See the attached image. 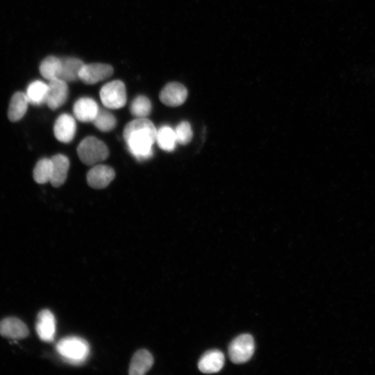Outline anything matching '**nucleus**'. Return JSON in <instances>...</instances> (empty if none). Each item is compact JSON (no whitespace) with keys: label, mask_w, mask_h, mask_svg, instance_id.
I'll list each match as a JSON object with an SVG mask.
<instances>
[{"label":"nucleus","mask_w":375,"mask_h":375,"mask_svg":"<svg viewBox=\"0 0 375 375\" xmlns=\"http://www.w3.org/2000/svg\"><path fill=\"white\" fill-rule=\"evenodd\" d=\"M156 132L153 124L146 118H138L128 123L123 136L129 152L139 160L150 158Z\"/></svg>","instance_id":"f257e3e1"},{"label":"nucleus","mask_w":375,"mask_h":375,"mask_svg":"<svg viewBox=\"0 0 375 375\" xmlns=\"http://www.w3.org/2000/svg\"><path fill=\"white\" fill-rule=\"evenodd\" d=\"M56 351L67 362L81 364L88 357L90 345L84 339L69 336L61 339L56 344Z\"/></svg>","instance_id":"f03ea898"},{"label":"nucleus","mask_w":375,"mask_h":375,"mask_svg":"<svg viewBox=\"0 0 375 375\" xmlns=\"http://www.w3.org/2000/svg\"><path fill=\"white\" fill-rule=\"evenodd\" d=\"M77 153L83 163L92 165L106 160L109 151L103 142L95 137L89 136L79 143Z\"/></svg>","instance_id":"7ed1b4c3"},{"label":"nucleus","mask_w":375,"mask_h":375,"mask_svg":"<svg viewBox=\"0 0 375 375\" xmlns=\"http://www.w3.org/2000/svg\"><path fill=\"white\" fill-rule=\"evenodd\" d=\"M100 99L105 107L119 109L126 103V92L124 83L115 80L103 85L99 92Z\"/></svg>","instance_id":"20e7f679"},{"label":"nucleus","mask_w":375,"mask_h":375,"mask_svg":"<svg viewBox=\"0 0 375 375\" xmlns=\"http://www.w3.org/2000/svg\"><path fill=\"white\" fill-rule=\"evenodd\" d=\"M254 340L249 334H242L232 340L228 347V356L235 364L247 362L254 352Z\"/></svg>","instance_id":"39448f33"},{"label":"nucleus","mask_w":375,"mask_h":375,"mask_svg":"<svg viewBox=\"0 0 375 375\" xmlns=\"http://www.w3.org/2000/svg\"><path fill=\"white\" fill-rule=\"evenodd\" d=\"M113 73L111 65L106 63L84 64L79 73V79L85 84L93 85L110 77Z\"/></svg>","instance_id":"423d86ee"},{"label":"nucleus","mask_w":375,"mask_h":375,"mask_svg":"<svg viewBox=\"0 0 375 375\" xmlns=\"http://www.w3.org/2000/svg\"><path fill=\"white\" fill-rule=\"evenodd\" d=\"M68 97V86L67 82L56 78L49 81L45 103L52 110H56L62 106Z\"/></svg>","instance_id":"0eeeda50"},{"label":"nucleus","mask_w":375,"mask_h":375,"mask_svg":"<svg viewBox=\"0 0 375 375\" xmlns=\"http://www.w3.org/2000/svg\"><path fill=\"white\" fill-rule=\"evenodd\" d=\"M160 100L170 107H176L183 104L188 97V90L181 83L170 82L160 91Z\"/></svg>","instance_id":"6e6552de"},{"label":"nucleus","mask_w":375,"mask_h":375,"mask_svg":"<svg viewBox=\"0 0 375 375\" xmlns=\"http://www.w3.org/2000/svg\"><path fill=\"white\" fill-rule=\"evenodd\" d=\"M35 328L39 338L44 342L53 340L56 330L53 314L47 309L41 310L37 317Z\"/></svg>","instance_id":"1a4fd4ad"},{"label":"nucleus","mask_w":375,"mask_h":375,"mask_svg":"<svg viewBox=\"0 0 375 375\" xmlns=\"http://www.w3.org/2000/svg\"><path fill=\"white\" fill-rule=\"evenodd\" d=\"M76 131V124L74 118L67 113L60 115L53 126L56 138L64 143L70 142L73 140Z\"/></svg>","instance_id":"9d476101"},{"label":"nucleus","mask_w":375,"mask_h":375,"mask_svg":"<svg viewBox=\"0 0 375 375\" xmlns=\"http://www.w3.org/2000/svg\"><path fill=\"white\" fill-rule=\"evenodd\" d=\"M114 169L107 165H98L93 167L87 174L88 185L94 189L107 187L114 179Z\"/></svg>","instance_id":"9b49d317"},{"label":"nucleus","mask_w":375,"mask_h":375,"mask_svg":"<svg viewBox=\"0 0 375 375\" xmlns=\"http://www.w3.org/2000/svg\"><path fill=\"white\" fill-rule=\"evenodd\" d=\"M99 110L97 102L89 97L80 98L74 103L73 106L75 117L82 122H92Z\"/></svg>","instance_id":"f8f14e48"},{"label":"nucleus","mask_w":375,"mask_h":375,"mask_svg":"<svg viewBox=\"0 0 375 375\" xmlns=\"http://www.w3.org/2000/svg\"><path fill=\"white\" fill-rule=\"evenodd\" d=\"M51 184L54 187H60L66 181L69 167V162L65 156L57 154L51 158Z\"/></svg>","instance_id":"ddd939ff"},{"label":"nucleus","mask_w":375,"mask_h":375,"mask_svg":"<svg viewBox=\"0 0 375 375\" xmlns=\"http://www.w3.org/2000/svg\"><path fill=\"white\" fill-rule=\"evenodd\" d=\"M0 334L10 339H23L28 336V329L20 319L8 317L0 322Z\"/></svg>","instance_id":"4468645a"},{"label":"nucleus","mask_w":375,"mask_h":375,"mask_svg":"<svg viewBox=\"0 0 375 375\" xmlns=\"http://www.w3.org/2000/svg\"><path fill=\"white\" fill-rule=\"evenodd\" d=\"M224 356L217 349L206 351L200 358L198 367L199 370L206 374L219 372L224 366Z\"/></svg>","instance_id":"2eb2a0df"},{"label":"nucleus","mask_w":375,"mask_h":375,"mask_svg":"<svg viewBox=\"0 0 375 375\" xmlns=\"http://www.w3.org/2000/svg\"><path fill=\"white\" fill-rule=\"evenodd\" d=\"M153 358L149 351L140 349L132 357L128 373L131 375H144L152 367Z\"/></svg>","instance_id":"dca6fc26"},{"label":"nucleus","mask_w":375,"mask_h":375,"mask_svg":"<svg viewBox=\"0 0 375 375\" xmlns=\"http://www.w3.org/2000/svg\"><path fill=\"white\" fill-rule=\"evenodd\" d=\"M28 100L25 93L17 92L15 93L10 101L8 117L11 122H17L21 119L25 115Z\"/></svg>","instance_id":"f3484780"},{"label":"nucleus","mask_w":375,"mask_h":375,"mask_svg":"<svg viewBox=\"0 0 375 375\" xmlns=\"http://www.w3.org/2000/svg\"><path fill=\"white\" fill-rule=\"evenodd\" d=\"M62 69L60 78L66 82L75 81L79 79V73L84 63L78 58L68 57L61 58Z\"/></svg>","instance_id":"a211bd4d"},{"label":"nucleus","mask_w":375,"mask_h":375,"mask_svg":"<svg viewBox=\"0 0 375 375\" xmlns=\"http://www.w3.org/2000/svg\"><path fill=\"white\" fill-rule=\"evenodd\" d=\"M62 69V60L50 56L45 58L40 65V72L47 80L60 78Z\"/></svg>","instance_id":"6ab92c4d"},{"label":"nucleus","mask_w":375,"mask_h":375,"mask_svg":"<svg viewBox=\"0 0 375 375\" xmlns=\"http://www.w3.org/2000/svg\"><path fill=\"white\" fill-rule=\"evenodd\" d=\"M48 90V84L35 81L30 83L26 90V95L28 102L34 105L45 103Z\"/></svg>","instance_id":"aec40b11"},{"label":"nucleus","mask_w":375,"mask_h":375,"mask_svg":"<svg viewBox=\"0 0 375 375\" xmlns=\"http://www.w3.org/2000/svg\"><path fill=\"white\" fill-rule=\"evenodd\" d=\"M156 142L161 149L166 151H173L177 143L174 130L168 126L160 127L157 130Z\"/></svg>","instance_id":"412c9836"},{"label":"nucleus","mask_w":375,"mask_h":375,"mask_svg":"<svg viewBox=\"0 0 375 375\" xmlns=\"http://www.w3.org/2000/svg\"><path fill=\"white\" fill-rule=\"evenodd\" d=\"M33 175L35 181L38 183L43 184L49 182L51 175V158L40 160L34 167Z\"/></svg>","instance_id":"4be33fe9"},{"label":"nucleus","mask_w":375,"mask_h":375,"mask_svg":"<svg viewBox=\"0 0 375 375\" xmlns=\"http://www.w3.org/2000/svg\"><path fill=\"white\" fill-rule=\"evenodd\" d=\"M151 111L150 100L145 96H137L130 105L131 113L138 118H145Z\"/></svg>","instance_id":"5701e85b"},{"label":"nucleus","mask_w":375,"mask_h":375,"mask_svg":"<svg viewBox=\"0 0 375 375\" xmlns=\"http://www.w3.org/2000/svg\"><path fill=\"white\" fill-rule=\"evenodd\" d=\"M92 122L97 128L103 132L110 131L117 124L115 117L105 110H99Z\"/></svg>","instance_id":"b1692460"},{"label":"nucleus","mask_w":375,"mask_h":375,"mask_svg":"<svg viewBox=\"0 0 375 375\" xmlns=\"http://www.w3.org/2000/svg\"><path fill=\"white\" fill-rule=\"evenodd\" d=\"M175 135L177 143L185 145L188 144L192 138V131L189 122L183 121L176 127Z\"/></svg>","instance_id":"393cba45"}]
</instances>
